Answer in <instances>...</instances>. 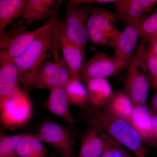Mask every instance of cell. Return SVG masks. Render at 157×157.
Wrapping results in <instances>:
<instances>
[{
    "instance_id": "6",
    "label": "cell",
    "mask_w": 157,
    "mask_h": 157,
    "mask_svg": "<svg viewBox=\"0 0 157 157\" xmlns=\"http://www.w3.org/2000/svg\"><path fill=\"white\" fill-rule=\"evenodd\" d=\"M35 135L43 143L54 149L61 157H74L75 126L44 121L39 124Z\"/></svg>"
},
{
    "instance_id": "3",
    "label": "cell",
    "mask_w": 157,
    "mask_h": 157,
    "mask_svg": "<svg viewBox=\"0 0 157 157\" xmlns=\"http://www.w3.org/2000/svg\"><path fill=\"white\" fill-rule=\"evenodd\" d=\"M33 104L29 92L20 87L0 103V122L6 130L25 126L33 119Z\"/></svg>"
},
{
    "instance_id": "30",
    "label": "cell",
    "mask_w": 157,
    "mask_h": 157,
    "mask_svg": "<svg viewBox=\"0 0 157 157\" xmlns=\"http://www.w3.org/2000/svg\"><path fill=\"white\" fill-rule=\"evenodd\" d=\"M150 107L154 112L157 113V89L156 90L155 92L152 97Z\"/></svg>"
},
{
    "instance_id": "16",
    "label": "cell",
    "mask_w": 157,
    "mask_h": 157,
    "mask_svg": "<svg viewBox=\"0 0 157 157\" xmlns=\"http://www.w3.org/2000/svg\"><path fill=\"white\" fill-rule=\"evenodd\" d=\"M147 147L157 149L152 124L151 109L147 104L135 106L129 120Z\"/></svg>"
},
{
    "instance_id": "34",
    "label": "cell",
    "mask_w": 157,
    "mask_h": 157,
    "mask_svg": "<svg viewBox=\"0 0 157 157\" xmlns=\"http://www.w3.org/2000/svg\"></svg>"
},
{
    "instance_id": "33",
    "label": "cell",
    "mask_w": 157,
    "mask_h": 157,
    "mask_svg": "<svg viewBox=\"0 0 157 157\" xmlns=\"http://www.w3.org/2000/svg\"></svg>"
},
{
    "instance_id": "32",
    "label": "cell",
    "mask_w": 157,
    "mask_h": 157,
    "mask_svg": "<svg viewBox=\"0 0 157 157\" xmlns=\"http://www.w3.org/2000/svg\"><path fill=\"white\" fill-rule=\"evenodd\" d=\"M50 157H55L54 156H50Z\"/></svg>"
},
{
    "instance_id": "11",
    "label": "cell",
    "mask_w": 157,
    "mask_h": 157,
    "mask_svg": "<svg viewBox=\"0 0 157 157\" xmlns=\"http://www.w3.org/2000/svg\"><path fill=\"white\" fill-rule=\"evenodd\" d=\"M116 142L102 129L89 125L82 136L78 157H100Z\"/></svg>"
},
{
    "instance_id": "26",
    "label": "cell",
    "mask_w": 157,
    "mask_h": 157,
    "mask_svg": "<svg viewBox=\"0 0 157 157\" xmlns=\"http://www.w3.org/2000/svg\"><path fill=\"white\" fill-rule=\"evenodd\" d=\"M57 73V67L54 61L48 60L44 62L40 66L37 70L33 79L38 77L56 76Z\"/></svg>"
},
{
    "instance_id": "15",
    "label": "cell",
    "mask_w": 157,
    "mask_h": 157,
    "mask_svg": "<svg viewBox=\"0 0 157 157\" xmlns=\"http://www.w3.org/2000/svg\"><path fill=\"white\" fill-rule=\"evenodd\" d=\"M138 23L126 25L113 49L114 56L124 68L127 67L132 59L137 41L140 37Z\"/></svg>"
},
{
    "instance_id": "9",
    "label": "cell",
    "mask_w": 157,
    "mask_h": 157,
    "mask_svg": "<svg viewBox=\"0 0 157 157\" xmlns=\"http://www.w3.org/2000/svg\"><path fill=\"white\" fill-rule=\"evenodd\" d=\"M126 68L124 90L132 98L135 106L146 104L151 86L137 52L134 54Z\"/></svg>"
},
{
    "instance_id": "29",
    "label": "cell",
    "mask_w": 157,
    "mask_h": 157,
    "mask_svg": "<svg viewBox=\"0 0 157 157\" xmlns=\"http://www.w3.org/2000/svg\"><path fill=\"white\" fill-rule=\"evenodd\" d=\"M151 109L152 124L155 140L157 144V113Z\"/></svg>"
},
{
    "instance_id": "1",
    "label": "cell",
    "mask_w": 157,
    "mask_h": 157,
    "mask_svg": "<svg viewBox=\"0 0 157 157\" xmlns=\"http://www.w3.org/2000/svg\"><path fill=\"white\" fill-rule=\"evenodd\" d=\"M82 121L104 131L111 138L133 153L135 157H146L148 147L128 121L110 114L104 109L82 111Z\"/></svg>"
},
{
    "instance_id": "20",
    "label": "cell",
    "mask_w": 157,
    "mask_h": 157,
    "mask_svg": "<svg viewBox=\"0 0 157 157\" xmlns=\"http://www.w3.org/2000/svg\"><path fill=\"white\" fill-rule=\"evenodd\" d=\"M26 0H0V33L23 14Z\"/></svg>"
},
{
    "instance_id": "22",
    "label": "cell",
    "mask_w": 157,
    "mask_h": 157,
    "mask_svg": "<svg viewBox=\"0 0 157 157\" xmlns=\"http://www.w3.org/2000/svg\"><path fill=\"white\" fill-rule=\"evenodd\" d=\"M48 150L35 134L25 133L16 149V157H47Z\"/></svg>"
},
{
    "instance_id": "23",
    "label": "cell",
    "mask_w": 157,
    "mask_h": 157,
    "mask_svg": "<svg viewBox=\"0 0 157 157\" xmlns=\"http://www.w3.org/2000/svg\"><path fill=\"white\" fill-rule=\"evenodd\" d=\"M136 52L140 58L150 82L151 87L157 89V56L153 53L148 45L142 42Z\"/></svg>"
},
{
    "instance_id": "7",
    "label": "cell",
    "mask_w": 157,
    "mask_h": 157,
    "mask_svg": "<svg viewBox=\"0 0 157 157\" xmlns=\"http://www.w3.org/2000/svg\"><path fill=\"white\" fill-rule=\"evenodd\" d=\"M59 13V11L33 30L18 33H10L5 30L0 33V59L14 58L22 55L37 38L56 24Z\"/></svg>"
},
{
    "instance_id": "24",
    "label": "cell",
    "mask_w": 157,
    "mask_h": 157,
    "mask_svg": "<svg viewBox=\"0 0 157 157\" xmlns=\"http://www.w3.org/2000/svg\"><path fill=\"white\" fill-rule=\"evenodd\" d=\"M140 37L142 42L148 45L157 37V9L147 15L138 24Z\"/></svg>"
},
{
    "instance_id": "31",
    "label": "cell",
    "mask_w": 157,
    "mask_h": 157,
    "mask_svg": "<svg viewBox=\"0 0 157 157\" xmlns=\"http://www.w3.org/2000/svg\"><path fill=\"white\" fill-rule=\"evenodd\" d=\"M147 45L152 52L157 56V37L152 39Z\"/></svg>"
},
{
    "instance_id": "18",
    "label": "cell",
    "mask_w": 157,
    "mask_h": 157,
    "mask_svg": "<svg viewBox=\"0 0 157 157\" xmlns=\"http://www.w3.org/2000/svg\"><path fill=\"white\" fill-rule=\"evenodd\" d=\"M16 65L8 59H0V103L20 87Z\"/></svg>"
},
{
    "instance_id": "13",
    "label": "cell",
    "mask_w": 157,
    "mask_h": 157,
    "mask_svg": "<svg viewBox=\"0 0 157 157\" xmlns=\"http://www.w3.org/2000/svg\"><path fill=\"white\" fill-rule=\"evenodd\" d=\"M57 35L60 50L70 74V78L80 79V73L86 57L80 49L71 43L65 36L60 23L58 21Z\"/></svg>"
},
{
    "instance_id": "25",
    "label": "cell",
    "mask_w": 157,
    "mask_h": 157,
    "mask_svg": "<svg viewBox=\"0 0 157 157\" xmlns=\"http://www.w3.org/2000/svg\"><path fill=\"white\" fill-rule=\"evenodd\" d=\"M25 133L7 135L1 133L0 157H15L16 149Z\"/></svg>"
},
{
    "instance_id": "10",
    "label": "cell",
    "mask_w": 157,
    "mask_h": 157,
    "mask_svg": "<svg viewBox=\"0 0 157 157\" xmlns=\"http://www.w3.org/2000/svg\"><path fill=\"white\" fill-rule=\"evenodd\" d=\"M124 68L114 56H110L103 52H98L82 64L79 77L85 84L92 78H107Z\"/></svg>"
},
{
    "instance_id": "28",
    "label": "cell",
    "mask_w": 157,
    "mask_h": 157,
    "mask_svg": "<svg viewBox=\"0 0 157 157\" xmlns=\"http://www.w3.org/2000/svg\"><path fill=\"white\" fill-rule=\"evenodd\" d=\"M117 0H70V2L82 6H90L97 4H114Z\"/></svg>"
},
{
    "instance_id": "4",
    "label": "cell",
    "mask_w": 157,
    "mask_h": 157,
    "mask_svg": "<svg viewBox=\"0 0 157 157\" xmlns=\"http://www.w3.org/2000/svg\"><path fill=\"white\" fill-rule=\"evenodd\" d=\"M89 41L94 45L114 49L121 33L114 13L97 5L90 6Z\"/></svg>"
},
{
    "instance_id": "27",
    "label": "cell",
    "mask_w": 157,
    "mask_h": 157,
    "mask_svg": "<svg viewBox=\"0 0 157 157\" xmlns=\"http://www.w3.org/2000/svg\"><path fill=\"white\" fill-rule=\"evenodd\" d=\"M100 157H135L117 142L109 147Z\"/></svg>"
},
{
    "instance_id": "19",
    "label": "cell",
    "mask_w": 157,
    "mask_h": 157,
    "mask_svg": "<svg viewBox=\"0 0 157 157\" xmlns=\"http://www.w3.org/2000/svg\"><path fill=\"white\" fill-rule=\"evenodd\" d=\"M135 106L132 98L123 90L114 92L104 109L111 115L129 121Z\"/></svg>"
},
{
    "instance_id": "8",
    "label": "cell",
    "mask_w": 157,
    "mask_h": 157,
    "mask_svg": "<svg viewBox=\"0 0 157 157\" xmlns=\"http://www.w3.org/2000/svg\"><path fill=\"white\" fill-rule=\"evenodd\" d=\"M63 0H26L23 14L10 28V33H18L26 30L31 25L48 20L58 12Z\"/></svg>"
},
{
    "instance_id": "12",
    "label": "cell",
    "mask_w": 157,
    "mask_h": 157,
    "mask_svg": "<svg viewBox=\"0 0 157 157\" xmlns=\"http://www.w3.org/2000/svg\"><path fill=\"white\" fill-rule=\"evenodd\" d=\"M114 4L117 19L126 25L142 21L151 13L157 0H117Z\"/></svg>"
},
{
    "instance_id": "5",
    "label": "cell",
    "mask_w": 157,
    "mask_h": 157,
    "mask_svg": "<svg viewBox=\"0 0 157 157\" xmlns=\"http://www.w3.org/2000/svg\"><path fill=\"white\" fill-rule=\"evenodd\" d=\"M66 14L59 19L68 40L86 56L89 41V6H82L67 1Z\"/></svg>"
},
{
    "instance_id": "17",
    "label": "cell",
    "mask_w": 157,
    "mask_h": 157,
    "mask_svg": "<svg viewBox=\"0 0 157 157\" xmlns=\"http://www.w3.org/2000/svg\"><path fill=\"white\" fill-rule=\"evenodd\" d=\"M85 84L86 86L88 94V109H98L105 108L114 93L111 84L107 78H92Z\"/></svg>"
},
{
    "instance_id": "21",
    "label": "cell",
    "mask_w": 157,
    "mask_h": 157,
    "mask_svg": "<svg viewBox=\"0 0 157 157\" xmlns=\"http://www.w3.org/2000/svg\"><path fill=\"white\" fill-rule=\"evenodd\" d=\"M65 90L70 106L78 107L81 111H85L88 109L87 88L80 79L70 78L65 86Z\"/></svg>"
},
{
    "instance_id": "2",
    "label": "cell",
    "mask_w": 157,
    "mask_h": 157,
    "mask_svg": "<svg viewBox=\"0 0 157 157\" xmlns=\"http://www.w3.org/2000/svg\"><path fill=\"white\" fill-rule=\"evenodd\" d=\"M55 25L37 38L22 55L8 59L17 67L19 83L23 88L25 89L30 84L40 66L45 61L53 58Z\"/></svg>"
},
{
    "instance_id": "14",
    "label": "cell",
    "mask_w": 157,
    "mask_h": 157,
    "mask_svg": "<svg viewBox=\"0 0 157 157\" xmlns=\"http://www.w3.org/2000/svg\"><path fill=\"white\" fill-rule=\"evenodd\" d=\"M40 105L43 109L59 118L67 124L75 126V120L70 112V105L65 88L56 87L50 90L48 98Z\"/></svg>"
}]
</instances>
